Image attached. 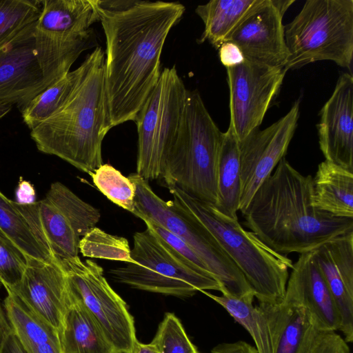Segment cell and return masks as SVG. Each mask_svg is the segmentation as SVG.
<instances>
[{
	"label": "cell",
	"mask_w": 353,
	"mask_h": 353,
	"mask_svg": "<svg viewBox=\"0 0 353 353\" xmlns=\"http://www.w3.org/2000/svg\"><path fill=\"white\" fill-rule=\"evenodd\" d=\"M187 92L175 66L164 68L134 122L136 173L147 181L161 178L165 159L180 135Z\"/></svg>",
	"instance_id": "10"
},
{
	"label": "cell",
	"mask_w": 353,
	"mask_h": 353,
	"mask_svg": "<svg viewBox=\"0 0 353 353\" xmlns=\"http://www.w3.org/2000/svg\"><path fill=\"white\" fill-rule=\"evenodd\" d=\"M3 306L13 333L27 353H64L59 333L33 314L11 292Z\"/></svg>",
	"instance_id": "22"
},
{
	"label": "cell",
	"mask_w": 353,
	"mask_h": 353,
	"mask_svg": "<svg viewBox=\"0 0 353 353\" xmlns=\"http://www.w3.org/2000/svg\"><path fill=\"white\" fill-rule=\"evenodd\" d=\"M61 339L64 353H119L93 317L73 297Z\"/></svg>",
	"instance_id": "25"
},
{
	"label": "cell",
	"mask_w": 353,
	"mask_h": 353,
	"mask_svg": "<svg viewBox=\"0 0 353 353\" xmlns=\"http://www.w3.org/2000/svg\"><path fill=\"white\" fill-rule=\"evenodd\" d=\"M12 105L0 104V119L7 114L12 109Z\"/></svg>",
	"instance_id": "43"
},
{
	"label": "cell",
	"mask_w": 353,
	"mask_h": 353,
	"mask_svg": "<svg viewBox=\"0 0 353 353\" xmlns=\"http://www.w3.org/2000/svg\"><path fill=\"white\" fill-rule=\"evenodd\" d=\"M275 168L241 213L245 226L268 247L282 255L303 254L353 231V218L314 206L311 175L301 174L285 157Z\"/></svg>",
	"instance_id": "2"
},
{
	"label": "cell",
	"mask_w": 353,
	"mask_h": 353,
	"mask_svg": "<svg viewBox=\"0 0 353 353\" xmlns=\"http://www.w3.org/2000/svg\"><path fill=\"white\" fill-rule=\"evenodd\" d=\"M314 206L334 216L353 218V172L328 161L312 178Z\"/></svg>",
	"instance_id": "23"
},
{
	"label": "cell",
	"mask_w": 353,
	"mask_h": 353,
	"mask_svg": "<svg viewBox=\"0 0 353 353\" xmlns=\"http://www.w3.org/2000/svg\"><path fill=\"white\" fill-rule=\"evenodd\" d=\"M85 70L62 105L30 130L37 149L90 174L103 164L102 143L110 129L104 88L105 52L97 46Z\"/></svg>",
	"instance_id": "3"
},
{
	"label": "cell",
	"mask_w": 353,
	"mask_h": 353,
	"mask_svg": "<svg viewBox=\"0 0 353 353\" xmlns=\"http://www.w3.org/2000/svg\"><path fill=\"white\" fill-rule=\"evenodd\" d=\"M172 202L188 213L215 237L242 272L259 303L283 301L291 259L263 243L252 232L243 228L238 220L219 212L214 205L196 199L176 188H169Z\"/></svg>",
	"instance_id": "4"
},
{
	"label": "cell",
	"mask_w": 353,
	"mask_h": 353,
	"mask_svg": "<svg viewBox=\"0 0 353 353\" xmlns=\"http://www.w3.org/2000/svg\"><path fill=\"white\" fill-rule=\"evenodd\" d=\"M241 193L239 141L232 129L223 132L217 165V201L222 214L238 220Z\"/></svg>",
	"instance_id": "27"
},
{
	"label": "cell",
	"mask_w": 353,
	"mask_h": 353,
	"mask_svg": "<svg viewBox=\"0 0 353 353\" xmlns=\"http://www.w3.org/2000/svg\"><path fill=\"white\" fill-rule=\"evenodd\" d=\"M218 50L220 61L225 68L237 65L245 61L239 48L232 41L223 43Z\"/></svg>",
	"instance_id": "37"
},
{
	"label": "cell",
	"mask_w": 353,
	"mask_h": 353,
	"mask_svg": "<svg viewBox=\"0 0 353 353\" xmlns=\"http://www.w3.org/2000/svg\"><path fill=\"white\" fill-rule=\"evenodd\" d=\"M128 178L135 187V216L153 220L184 241L220 284L222 294L254 300V293L245 276L204 225L171 200L160 198L136 172Z\"/></svg>",
	"instance_id": "8"
},
{
	"label": "cell",
	"mask_w": 353,
	"mask_h": 353,
	"mask_svg": "<svg viewBox=\"0 0 353 353\" xmlns=\"http://www.w3.org/2000/svg\"><path fill=\"white\" fill-rule=\"evenodd\" d=\"M86 59L77 69L52 84L34 97L20 111L24 123L30 130L48 119L65 101L83 76Z\"/></svg>",
	"instance_id": "28"
},
{
	"label": "cell",
	"mask_w": 353,
	"mask_h": 353,
	"mask_svg": "<svg viewBox=\"0 0 353 353\" xmlns=\"http://www.w3.org/2000/svg\"><path fill=\"white\" fill-rule=\"evenodd\" d=\"M40 1L34 48L46 89L63 78L83 51L97 45L90 28L99 17L95 0Z\"/></svg>",
	"instance_id": "7"
},
{
	"label": "cell",
	"mask_w": 353,
	"mask_h": 353,
	"mask_svg": "<svg viewBox=\"0 0 353 353\" xmlns=\"http://www.w3.org/2000/svg\"><path fill=\"white\" fill-rule=\"evenodd\" d=\"M0 234L28 257L45 262L57 257L43 232L38 201L19 204L0 191Z\"/></svg>",
	"instance_id": "21"
},
{
	"label": "cell",
	"mask_w": 353,
	"mask_h": 353,
	"mask_svg": "<svg viewBox=\"0 0 353 353\" xmlns=\"http://www.w3.org/2000/svg\"><path fill=\"white\" fill-rule=\"evenodd\" d=\"M201 292L224 307L245 328L254 342L257 353H274L267 321L259 307L253 305L254 300L239 299L227 294L217 296L207 291Z\"/></svg>",
	"instance_id": "29"
},
{
	"label": "cell",
	"mask_w": 353,
	"mask_h": 353,
	"mask_svg": "<svg viewBox=\"0 0 353 353\" xmlns=\"http://www.w3.org/2000/svg\"><path fill=\"white\" fill-rule=\"evenodd\" d=\"M27 266V256L0 234V283L12 290L21 281Z\"/></svg>",
	"instance_id": "34"
},
{
	"label": "cell",
	"mask_w": 353,
	"mask_h": 353,
	"mask_svg": "<svg viewBox=\"0 0 353 353\" xmlns=\"http://www.w3.org/2000/svg\"><path fill=\"white\" fill-rule=\"evenodd\" d=\"M36 22L0 48V104L21 110L44 89L34 48Z\"/></svg>",
	"instance_id": "16"
},
{
	"label": "cell",
	"mask_w": 353,
	"mask_h": 353,
	"mask_svg": "<svg viewBox=\"0 0 353 353\" xmlns=\"http://www.w3.org/2000/svg\"><path fill=\"white\" fill-rule=\"evenodd\" d=\"M137 217L144 221L146 225V228L151 230L179 255L198 269L212 276L205 264L194 252V250L181 238L146 216H139Z\"/></svg>",
	"instance_id": "36"
},
{
	"label": "cell",
	"mask_w": 353,
	"mask_h": 353,
	"mask_svg": "<svg viewBox=\"0 0 353 353\" xmlns=\"http://www.w3.org/2000/svg\"><path fill=\"white\" fill-rule=\"evenodd\" d=\"M40 0H0V48L37 21Z\"/></svg>",
	"instance_id": "30"
},
{
	"label": "cell",
	"mask_w": 353,
	"mask_h": 353,
	"mask_svg": "<svg viewBox=\"0 0 353 353\" xmlns=\"http://www.w3.org/2000/svg\"><path fill=\"white\" fill-rule=\"evenodd\" d=\"M0 353L27 352L11 330V331L4 337L0 344Z\"/></svg>",
	"instance_id": "40"
},
{
	"label": "cell",
	"mask_w": 353,
	"mask_h": 353,
	"mask_svg": "<svg viewBox=\"0 0 353 353\" xmlns=\"http://www.w3.org/2000/svg\"><path fill=\"white\" fill-rule=\"evenodd\" d=\"M133 353H159V352L150 343L145 344L138 341Z\"/></svg>",
	"instance_id": "42"
},
{
	"label": "cell",
	"mask_w": 353,
	"mask_h": 353,
	"mask_svg": "<svg viewBox=\"0 0 353 353\" xmlns=\"http://www.w3.org/2000/svg\"><path fill=\"white\" fill-rule=\"evenodd\" d=\"M6 291L11 292L33 314L61 336L72 296L60 259L56 257L45 262L27 256V266L21 281Z\"/></svg>",
	"instance_id": "15"
},
{
	"label": "cell",
	"mask_w": 353,
	"mask_h": 353,
	"mask_svg": "<svg viewBox=\"0 0 353 353\" xmlns=\"http://www.w3.org/2000/svg\"><path fill=\"white\" fill-rule=\"evenodd\" d=\"M61 261L72 297L93 317L119 353H133L139 341L134 319L108 283L103 268L79 256Z\"/></svg>",
	"instance_id": "11"
},
{
	"label": "cell",
	"mask_w": 353,
	"mask_h": 353,
	"mask_svg": "<svg viewBox=\"0 0 353 353\" xmlns=\"http://www.w3.org/2000/svg\"><path fill=\"white\" fill-rule=\"evenodd\" d=\"M299 100L288 112L264 130L259 128L239 141L242 213L261 184L287 152L299 116Z\"/></svg>",
	"instance_id": "14"
},
{
	"label": "cell",
	"mask_w": 353,
	"mask_h": 353,
	"mask_svg": "<svg viewBox=\"0 0 353 353\" xmlns=\"http://www.w3.org/2000/svg\"><path fill=\"white\" fill-rule=\"evenodd\" d=\"M98 190L110 201L133 214L135 187L120 171L109 164H102L90 174Z\"/></svg>",
	"instance_id": "32"
},
{
	"label": "cell",
	"mask_w": 353,
	"mask_h": 353,
	"mask_svg": "<svg viewBox=\"0 0 353 353\" xmlns=\"http://www.w3.org/2000/svg\"><path fill=\"white\" fill-rule=\"evenodd\" d=\"M16 202L22 205L36 202V192L34 186L29 181L21 179L15 192Z\"/></svg>",
	"instance_id": "38"
},
{
	"label": "cell",
	"mask_w": 353,
	"mask_h": 353,
	"mask_svg": "<svg viewBox=\"0 0 353 353\" xmlns=\"http://www.w3.org/2000/svg\"><path fill=\"white\" fill-rule=\"evenodd\" d=\"M230 91L229 127L239 141L259 128L278 94L285 73L273 68L245 61L226 68Z\"/></svg>",
	"instance_id": "12"
},
{
	"label": "cell",
	"mask_w": 353,
	"mask_h": 353,
	"mask_svg": "<svg viewBox=\"0 0 353 353\" xmlns=\"http://www.w3.org/2000/svg\"><path fill=\"white\" fill-rule=\"evenodd\" d=\"M79 251L85 257L126 263L132 262L127 239L106 233L97 227L90 229L81 237Z\"/></svg>",
	"instance_id": "31"
},
{
	"label": "cell",
	"mask_w": 353,
	"mask_h": 353,
	"mask_svg": "<svg viewBox=\"0 0 353 353\" xmlns=\"http://www.w3.org/2000/svg\"><path fill=\"white\" fill-rule=\"evenodd\" d=\"M283 16L273 0H261L227 41L234 43L247 61L284 68L289 53L285 41Z\"/></svg>",
	"instance_id": "17"
},
{
	"label": "cell",
	"mask_w": 353,
	"mask_h": 353,
	"mask_svg": "<svg viewBox=\"0 0 353 353\" xmlns=\"http://www.w3.org/2000/svg\"><path fill=\"white\" fill-rule=\"evenodd\" d=\"M1 284V283H0ZM11 331L3 305L0 301V344L4 337Z\"/></svg>",
	"instance_id": "41"
},
{
	"label": "cell",
	"mask_w": 353,
	"mask_h": 353,
	"mask_svg": "<svg viewBox=\"0 0 353 353\" xmlns=\"http://www.w3.org/2000/svg\"><path fill=\"white\" fill-rule=\"evenodd\" d=\"M283 301L305 308L317 329L327 332L339 330V314L315 262L313 251L300 254L293 263Z\"/></svg>",
	"instance_id": "19"
},
{
	"label": "cell",
	"mask_w": 353,
	"mask_h": 353,
	"mask_svg": "<svg viewBox=\"0 0 353 353\" xmlns=\"http://www.w3.org/2000/svg\"><path fill=\"white\" fill-rule=\"evenodd\" d=\"M105 37L104 88L108 125L134 121L161 74L166 38L185 8L179 2L135 0L121 10L97 4Z\"/></svg>",
	"instance_id": "1"
},
{
	"label": "cell",
	"mask_w": 353,
	"mask_h": 353,
	"mask_svg": "<svg viewBox=\"0 0 353 353\" xmlns=\"http://www.w3.org/2000/svg\"><path fill=\"white\" fill-rule=\"evenodd\" d=\"M40 222L54 254L60 259L78 256L79 241L96 227L99 210L80 199L61 182L52 183L38 201Z\"/></svg>",
	"instance_id": "13"
},
{
	"label": "cell",
	"mask_w": 353,
	"mask_h": 353,
	"mask_svg": "<svg viewBox=\"0 0 353 353\" xmlns=\"http://www.w3.org/2000/svg\"><path fill=\"white\" fill-rule=\"evenodd\" d=\"M211 353H257L255 347L245 341L223 343L215 346Z\"/></svg>",
	"instance_id": "39"
},
{
	"label": "cell",
	"mask_w": 353,
	"mask_h": 353,
	"mask_svg": "<svg viewBox=\"0 0 353 353\" xmlns=\"http://www.w3.org/2000/svg\"><path fill=\"white\" fill-rule=\"evenodd\" d=\"M222 135L198 90H188L183 128L160 179L168 188L215 206Z\"/></svg>",
	"instance_id": "5"
},
{
	"label": "cell",
	"mask_w": 353,
	"mask_h": 353,
	"mask_svg": "<svg viewBox=\"0 0 353 353\" xmlns=\"http://www.w3.org/2000/svg\"><path fill=\"white\" fill-rule=\"evenodd\" d=\"M260 1L212 0L199 5L195 12L204 24L199 43L208 41L219 49Z\"/></svg>",
	"instance_id": "26"
},
{
	"label": "cell",
	"mask_w": 353,
	"mask_h": 353,
	"mask_svg": "<svg viewBox=\"0 0 353 353\" xmlns=\"http://www.w3.org/2000/svg\"><path fill=\"white\" fill-rule=\"evenodd\" d=\"M341 319L339 330L353 341V231L333 238L313 251Z\"/></svg>",
	"instance_id": "20"
},
{
	"label": "cell",
	"mask_w": 353,
	"mask_h": 353,
	"mask_svg": "<svg viewBox=\"0 0 353 353\" xmlns=\"http://www.w3.org/2000/svg\"><path fill=\"white\" fill-rule=\"evenodd\" d=\"M258 307L267 321L274 353H296L312 323L307 311L283 301L278 304L259 303Z\"/></svg>",
	"instance_id": "24"
},
{
	"label": "cell",
	"mask_w": 353,
	"mask_h": 353,
	"mask_svg": "<svg viewBox=\"0 0 353 353\" xmlns=\"http://www.w3.org/2000/svg\"><path fill=\"white\" fill-rule=\"evenodd\" d=\"M131 258L132 262L110 270L114 281L138 290L182 297L198 291H221L216 279L185 260L148 228L134 233Z\"/></svg>",
	"instance_id": "9"
},
{
	"label": "cell",
	"mask_w": 353,
	"mask_h": 353,
	"mask_svg": "<svg viewBox=\"0 0 353 353\" xmlns=\"http://www.w3.org/2000/svg\"><path fill=\"white\" fill-rule=\"evenodd\" d=\"M150 343L159 353H199L180 320L172 313L165 315Z\"/></svg>",
	"instance_id": "33"
},
{
	"label": "cell",
	"mask_w": 353,
	"mask_h": 353,
	"mask_svg": "<svg viewBox=\"0 0 353 353\" xmlns=\"http://www.w3.org/2000/svg\"><path fill=\"white\" fill-rule=\"evenodd\" d=\"M296 353H350L347 343L336 332L317 329L310 324Z\"/></svg>",
	"instance_id": "35"
},
{
	"label": "cell",
	"mask_w": 353,
	"mask_h": 353,
	"mask_svg": "<svg viewBox=\"0 0 353 353\" xmlns=\"http://www.w3.org/2000/svg\"><path fill=\"white\" fill-rule=\"evenodd\" d=\"M319 143L325 159L353 172V77L341 74L320 111Z\"/></svg>",
	"instance_id": "18"
},
{
	"label": "cell",
	"mask_w": 353,
	"mask_h": 353,
	"mask_svg": "<svg viewBox=\"0 0 353 353\" xmlns=\"http://www.w3.org/2000/svg\"><path fill=\"white\" fill-rule=\"evenodd\" d=\"M289 57L287 72L319 61L351 68L353 59V0H307L284 26Z\"/></svg>",
	"instance_id": "6"
}]
</instances>
